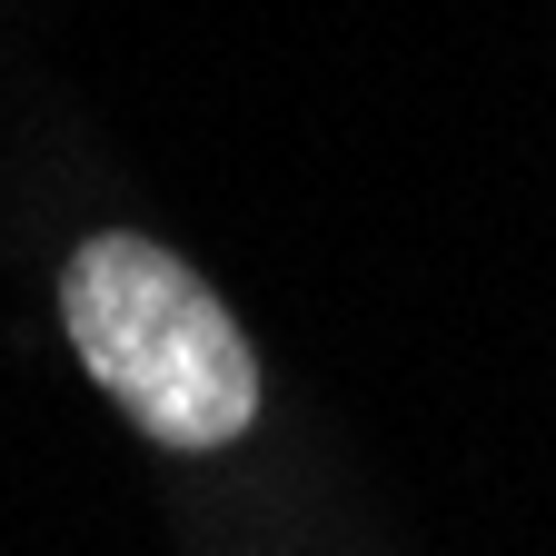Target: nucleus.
Segmentation results:
<instances>
[{"instance_id":"obj_1","label":"nucleus","mask_w":556,"mask_h":556,"mask_svg":"<svg viewBox=\"0 0 556 556\" xmlns=\"http://www.w3.org/2000/svg\"><path fill=\"white\" fill-rule=\"evenodd\" d=\"M60 328H70V358L129 407L139 438L189 447V457L249 438L258 358H249L229 299L179 249L139 239V229L80 239L60 268Z\"/></svg>"}]
</instances>
